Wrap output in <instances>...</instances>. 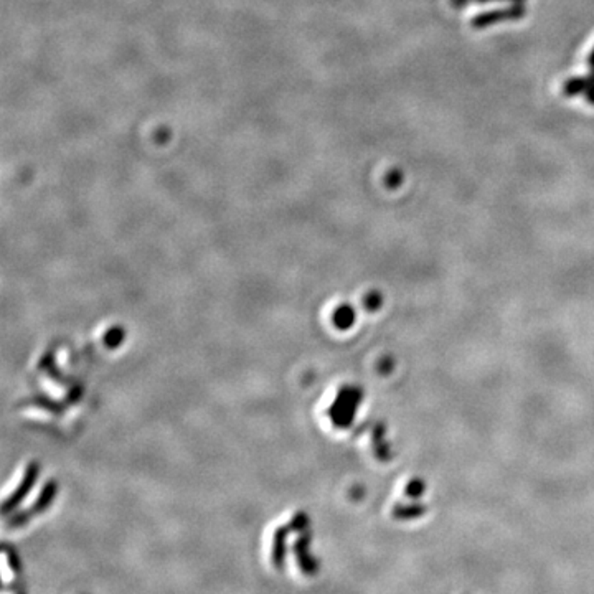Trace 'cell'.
<instances>
[{"instance_id": "cell-1", "label": "cell", "mask_w": 594, "mask_h": 594, "mask_svg": "<svg viewBox=\"0 0 594 594\" xmlns=\"http://www.w3.org/2000/svg\"><path fill=\"white\" fill-rule=\"evenodd\" d=\"M38 472H40V467H38L37 462H31V464L26 467L24 479H22L19 487L13 490V494L10 495V497H8L7 501L3 502V508H2L3 515H10V512L13 510V508H17L22 502H24V498L30 494L31 487H33L35 482H37Z\"/></svg>"}, {"instance_id": "cell-2", "label": "cell", "mask_w": 594, "mask_h": 594, "mask_svg": "<svg viewBox=\"0 0 594 594\" xmlns=\"http://www.w3.org/2000/svg\"><path fill=\"white\" fill-rule=\"evenodd\" d=\"M309 548H310V535L305 532L300 533V537L294 542L292 550H294L296 561L297 565H299L300 573L305 576H314L317 574L319 571V563L312 556H310Z\"/></svg>"}, {"instance_id": "cell-3", "label": "cell", "mask_w": 594, "mask_h": 594, "mask_svg": "<svg viewBox=\"0 0 594 594\" xmlns=\"http://www.w3.org/2000/svg\"><path fill=\"white\" fill-rule=\"evenodd\" d=\"M291 533L289 525L277 526L276 532L273 535V547H271V563L277 571L284 568L286 561V540L287 535Z\"/></svg>"}, {"instance_id": "cell-4", "label": "cell", "mask_w": 594, "mask_h": 594, "mask_svg": "<svg viewBox=\"0 0 594 594\" xmlns=\"http://www.w3.org/2000/svg\"><path fill=\"white\" fill-rule=\"evenodd\" d=\"M56 492H58L56 480H50V482L45 484V487L42 489V492H40L37 501H35L30 510L26 512L30 519L33 517V514H42V512L47 510V508L53 503V501H55Z\"/></svg>"}, {"instance_id": "cell-5", "label": "cell", "mask_w": 594, "mask_h": 594, "mask_svg": "<svg viewBox=\"0 0 594 594\" xmlns=\"http://www.w3.org/2000/svg\"><path fill=\"white\" fill-rule=\"evenodd\" d=\"M353 310L350 309V307H340L339 310H337L335 312V316H334V322H335V326L337 327H340V328H346V327H350L353 323Z\"/></svg>"}, {"instance_id": "cell-6", "label": "cell", "mask_w": 594, "mask_h": 594, "mask_svg": "<svg viewBox=\"0 0 594 594\" xmlns=\"http://www.w3.org/2000/svg\"><path fill=\"white\" fill-rule=\"evenodd\" d=\"M3 553H6L8 566H10L12 573L19 574L20 571H22V561H20L19 553H17L15 548H12L8 543H3Z\"/></svg>"}, {"instance_id": "cell-7", "label": "cell", "mask_w": 594, "mask_h": 594, "mask_svg": "<svg viewBox=\"0 0 594 594\" xmlns=\"http://www.w3.org/2000/svg\"><path fill=\"white\" fill-rule=\"evenodd\" d=\"M289 528H291V532L304 533L305 530L309 528L307 514H305V512H297V514L292 517V520L289 521Z\"/></svg>"}, {"instance_id": "cell-8", "label": "cell", "mask_w": 594, "mask_h": 594, "mask_svg": "<svg viewBox=\"0 0 594 594\" xmlns=\"http://www.w3.org/2000/svg\"><path fill=\"white\" fill-rule=\"evenodd\" d=\"M123 339H124V330L121 327L119 328L118 327L111 328V330L107 332V335L105 337L107 346H111V349H114V346L121 345V342H123Z\"/></svg>"}, {"instance_id": "cell-9", "label": "cell", "mask_w": 594, "mask_h": 594, "mask_svg": "<svg viewBox=\"0 0 594 594\" xmlns=\"http://www.w3.org/2000/svg\"><path fill=\"white\" fill-rule=\"evenodd\" d=\"M375 297H376V294H370V296H368L367 304H365V305H367V309H375V307H376L378 303H376Z\"/></svg>"}, {"instance_id": "cell-10", "label": "cell", "mask_w": 594, "mask_h": 594, "mask_svg": "<svg viewBox=\"0 0 594 594\" xmlns=\"http://www.w3.org/2000/svg\"><path fill=\"white\" fill-rule=\"evenodd\" d=\"M20 594H25V593H20Z\"/></svg>"}]
</instances>
